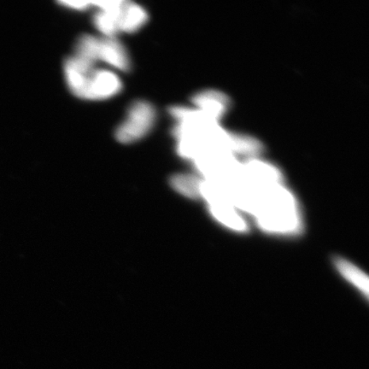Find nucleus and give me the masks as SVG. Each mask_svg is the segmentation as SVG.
<instances>
[{
    "mask_svg": "<svg viewBox=\"0 0 369 369\" xmlns=\"http://www.w3.org/2000/svg\"><path fill=\"white\" fill-rule=\"evenodd\" d=\"M148 15L143 7L129 1H122L117 14L119 33H134L147 22Z\"/></svg>",
    "mask_w": 369,
    "mask_h": 369,
    "instance_id": "423d86ee",
    "label": "nucleus"
},
{
    "mask_svg": "<svg viewBox=\"0 0 369 369\" xmlns=\"http://www.w3.org/2000/svg\"><path fill=\"white\" fill-rule=\"evenodd\" d=\"M157 117L155 108L145 101L131 105L126 117L119 125L115 137L122 144L133 143L145 137L152 129Z\"/></svg>",
    "mask_w": 369,
    "mask_h": 369,
    "instance_id": "f03ea898",
    "label": "nucleus"
},
{
    "mask_svg": "<svg viewBox=\"0 0 369 369\" xmlns=\"http://www.w3.org/2000/svg\"><path fill=\"white\" fill-rule=\"evenodd\" d=\"M120 78L114 72L107 69H94L88 75L80 98L87 100L107 99L122 90Z\"/></svg>",
    "mask_w": 369,
    "mask_h": 369,
    "instance_id": "7ed1b4c3",
    "label": "nucleus"
},
{
    "mask_svg": "<svg viewBox=\"0 0 369 369\" xmlns=\"http://www.w3.org/2000/svg\"><path fill=\"white\" fill-rule=\"evenodd\" d=\"M60 5L72 10H85L92 6V2L79 1V0H77V1H61Z\"/></svg>",
    "mask_w": 369,
    "mask_h": 369,
    "instance_id": "f8f14e48",
    "label": "nucleus"
},
{
    "mask_svg": "<svg viewBox=\"0 0 369 369\" xmlns=\"http://www.w3.org/2000/svg\"><path fill=\"white\" fill-rule=\"evenodd\" d=\"M118 8L113 11H110V13H105V11L99 10V13L95 15L94 21L96 28L99 29V32L105 34L107 38H115V36L119 33L117 22V13Z\"/></svg>",
    "mask_w": 369,
    "mask_h": 369,
    "instance_id": "9d476101",
    "label": "nucleus"
},
{
    "mask_svg": "<svg viewBox=\"0 0 369 369\" xmlns=\"http://www.w3.org/2000/svg\"><path fill=\"white\" fill-rule=\"evenodd\" d=\"M255 217L259 226L275 233H294L299 229L297 205L282 184L261 191Z\"/></svg>",
    "mask_w": 369,
    "mask_h": 369,
    "instance_id": "f257e3e1",
    "label": "nucleus"
},
{
    "mask_svg": "<svg viewBox=\"0 0 369 369\" xmlns=\"http://www.w3.org/2000/svg\"><path fill=\"white\" fill-rule=\"evenodd\" d=\"M336 267L338 271L343 275L346 279L349 280L352 284H355L359 289L363 292L364 295L368 296V278L364 273L361 272L359 268L354 266L353 264L349 263L342 259H335Z\"/></svg>",
    "mask_w": 369,
    "mask_h": 369,
    "instance_id": "6e6552de",
    "label": "nucleus"
},
{
    "mask_svg": "<svg viewBox=\"0 0 369 369\" xmlns=\"http://www.w3.org/2000/svg\"><path fill=\"white\" fill-rule=\"evenodd\" d=\"M209 205L210 212L223 224L234 230L240 231V232L246 230L245 222L236 212L233 205H226V203H213Z\"/></svg>",
    "mask_w": 369,
    "mask_h": 369,
    "instance_id": "0eeeda50",
    "label": "nucleus"
},
{
    "mask_svg": "<svg viewBox=\"0 0 369 369\" xmlns=\"http://www.w3.org/2000/svg\"><path fill=\"white\" fill-rule=\"evenodd\" d=\"M99 60L111 67L126 71L130 68L128 52L115 38H103L99 40Z\"/></svg>",
    "mask_w": 369,
    "mask_h": 369,
    "instance_id": "39448f33",
    "label": "nucleus"
},
{
    "mask_svg": "<svg viewBox=\"0 0 369 369\" xmlns=\"http://www.w3.org/2000/svg\"><path fill=\"white\" fill-rule=\"evenodd\" d=\"M196 109L219 122L229 110V99L219 91L208 90L199 92L194 98Z\"/></svg>",
    "mask_w": 369,
    "mask_h": 369,
    "instance_id": "20e7f679",
    "label": "nucleus"
},
{
    "mask_svg": "<svg viewBox=\"0 0 369 369\" xmlns=\"http://www.w3.org/2000/svg\"><path fill=\"white\" fill-rule=\"evenodd\" d=\"M199 182L198 177L191 175H176L171 179L172 187L189 198H198Z\"/></svg>",
    "mask_w": 369,
    "mask_h": 369,
    "instance_id": "9b49d317",
    "label": "nucleus"
},
{
    "mask_svg": "<svg viewBox=\"0 0 369 369\" xmlns=\"http://www.w3.org/2000/svg\"><path fill=\"white\" fill-rule=\"evenodd\" d=\"M99 40L90 34H85L77 41L75 55L94 64L99 61Z\"/></svg>",
    "mask_w": 369,
    "mask_h": 369,
    "instance_id": "1a4fd4ad",
    "label": "nucleus"
}]
</instances>
